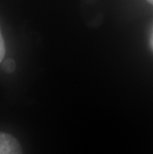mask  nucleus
Masks as SVG:
<instances>
[{
  "instance_id": "obj_1",
  "label": "nucleus",
  "mask_w": 153,
  "mask_h": 154,
  "mask_svg": "<svg viewBox=\"0 0 153 154\" xmlns=\"http://www.w3.org/2000/svg\"><path fill=\"white\" fill-rule=\"evenodd\" d=\"M0 154H23V151L14 136L0 132Z\"/></svg>"
},
{
  "instance_id": "obj_2",
  "label": "nucleus",
  "mask_w": 153,
  "mask_h": 154,
  "mask_svg": "<svg viewBox=\"0 0 153 154\" xmlns=\"http://www.w3.org/2000/svg\"><path fill=\"white\" fill-rule=\"evenodd\" d=\"M15 68H16L15 62H14V60H12V59L6 60L2 65V69L6 72V73H13L15 70Z\"/></svg>"
},
{
  "instance_id": "obj_3",
  "label": "nucleus",
  "mask_w": 153,
  "mask_h": 154,
  "mask_svg": "<svg viewBox=\"0 0 153 154\" xmlns=\"http://www.w3.org/2000/svg\"><path fill=\"white\" fill-rule=\"evenodd\" d=\"M5 56V43H4V39L2 37L1 30H0V63L3 61Z\"/></svg>"
},
{
  "instance_id": "obj_4",
  "label": "nucleus",
  "mask_w": 153,
  "mask_h": 154,
  "mask_svg": "<svg viewBox=\"0 0 153 154\" xmlns=\"http://www.w3.org/2000/svg\"><path fill=\"white\" fill-rule=\"evenodd\" d=\"M146 1L149 2V3H150V4H152V5H153V0H146Z\"/></svg>"
}]
</instances>
